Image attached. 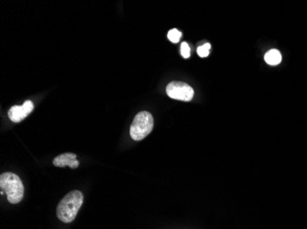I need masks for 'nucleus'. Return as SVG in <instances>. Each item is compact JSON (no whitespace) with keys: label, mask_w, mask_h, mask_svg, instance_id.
Returning <instances> with one entry per match:
<instances>
[{"label":"nucleus","mask_w":307,"mask_h":229,"mask_svg":"<svg viewBox=\"0 0 307 229\" xmlns=\"http://www.w3.org/2000/svg\"><path fill=\"white\" fill-rule=\"evenodd\" d=\"M34 105L32 101H26L22 106H14L8 111V118L12 122L18 123L30 114L34 110Z\"/></svg>","instance_id":"39448f33"},{"label":"nucleus","mask_w":307,"mask_h":229,"mask_svg":"<svg viewBox=\"0 0 307 229\" xmlns=\"http://www.w3.org/2000/svg\"><path fill=\"white\" fill-rule=\"evenodd\" d=\"M180 52L183 58L187 59L190 56V48L187 42H183L180 47Z\"/></svg>","instance_id":"9d476101"},{"label":"nucleus","mask_w":307,"mask_h":229,"mask_svg":"<svg viewBox=\"0 0 307 229\" xmlns=\"http://www.w3.org/2000/svg\"><path fill=\"white\" fill-rule=\"evenodd\" d=\"M84 196L80 191H72L64 197L57 206L56 215L64 223H71L76 218L83 205Z\"/></svg>","instance_id":"f257e3e1"},{"label":"nucleus","mask_w":307,"mask_h":229,"mask_svg":"<svg viewBox=\"0 0 307 229\" xmlns=\"http://www.w3.org/2000/svg\"><path fill=\"white\" fill-rule=\"evenodd\" d=\"M166 94L176 100L190 101L194 95V91L192 86L182 82H171L166 86Z\"/></svg>","instance_id":"20e7f679"},{"label":"nucleus","mask_w":307,"mask_h":229,"mask_svg":"<svg viewBox=\"0 0 307 229\" xmlns=\"http://www.w3.org/2000/svg\"><path fill=\"white\" fill-rule=\"evenodd\" d=\"M52 164L56 167L68 166L71 169H76L80 166V162L76 160V155L74 153H64L58 155L54 159Z\"/></svg>","instance_id":"423d86ee"},{"label":"nucleus","mask_w":307,"mask_h":229,"mask_svg":"<svg viewBox=\"0 0 307 229\" xmlns=\"http://www.w3.org/2000/svg\"><path fill=\"white\" fill-rule=\"evenodd\" d=\"M0 188L6 195L8 201L10 204H18L24 196V186L17 174L5 173L0 176Z\"/></svg>","instance_id":"f03ea898"},{"label":"nucleus","mask_w":307,"mask_h":229,"mask_svg":"<svg viewBox=\"0 0 307 229\" xmlns=\"http://www.w3.org/2000/svg\"><path fill=\"white\" fill-rule=\"evenodd\" d=\"M154 128L153 116L148 111L138 113L130 128L131 138L136 141H140L151 133Z\"/></svg>","instance_id":"7ed1b4c3"},{"label":"nucleus","mask_w":307,"mask_h":229,"mask_svg":"<svg viewBox=\"0 0 307 229\" xmlns=\"http://www.w3.org/2000/svg\"><path fill=\"white\" fill-rule=\"evenodd\" d=\"M265 62L270 65H277L282 62V54L278 50H270L265 54Z\"/></svg>","instance_id":"0eeeda50"},{"label":"nucleus","mask_w":307,"mask_h":229,"mask_svg":"<svg viewBox=\"0 0 307 229\" xmlns=\"http://www.w3.org/2000/svg\"><path fill=\"white\" fill-rule=\"evenodd\" d=\"M182 34L180 30H178L176 28L170 29L168 33V38L173 43H178L180 41V39L182 38Z\"/></svg>","instance_id":"6e6552de"},{"label":"nucleus","mask_w":307,"mask_h":229,"mask_svg":"<svg viewBox=\"0 0 307 229\" xmlns=\"http://www.w3.org/2000/svg\"><path fill=\"white\" fill-rule=\"evenodd\" d=\"M210 45L209 43H206L204 45H202L200 46L199 48L197 49V52L199 54L200 57H207L209 55V52H210Z\"/></svg>","instance_id":"1a4fd4ad"}]
</instances>
